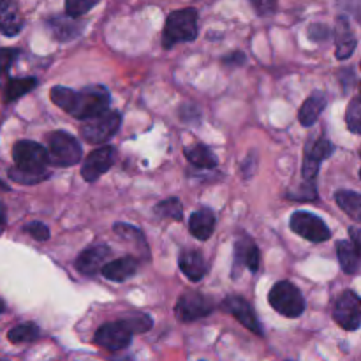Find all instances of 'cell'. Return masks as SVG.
<instances>
[{"mask_svg": "<svg viewBox=\"0 0 361 361\" xmlns=\"http://www.w3.org/2000/svg\"><path fill=\"white\" fill-rule=\"evenodd\" d=\"M14 168L9 169V178L21 185H35L49 176L46 166L49 164V154L42 145L35 141H18L13 148Z\"/></svg>", "mask_w": 361, "mask_h": 361, "instance_id": "6da1fadb", "label": "cell"}, {"mask_svg": "<svg viewBox=\"0 0 361 361\" xmlns=\"http://www.w3.org/2000/svg\"><path fill=\"white\" fill-rule=\"evenodd\" d=\"M197 37V11L192 7L173 11L168 14L164 32H162V46L166 49L175 48L180 42H189Z\"/></svg>", "mask_w": 361, "mask_h": 361, "instance_id": "7a4b0ae2", "label": "cell"}, {"mask_svg": "<svg viewBox=\"0 0 361 361\" xmlns=\"http://www.w3.org/2000/svg\"><path fill=\"white\" fill-rule=\"evenodd\" d=\"M109 104H111V95L108 88L102 85H90L74 94L69 115L78 120L94 118L109 111Z\"/></svg>", "mask_w": 361, "mask_h": 361, "instance_id": "3957f363", "label": "cell"}, {"mask_svg": "<svg viewBox=\"0 0 361 361\" xmlns=\"http://www.w3.org/2000/svg\"><path fill=\"white\" fill-rule=\"evenodd\" d=\"M268 302L274 307L275 312L286 317H300L305 310V298L300 293V289L289 281H281L270 289Z\"/></svg>", "mask_w": 361, "mask_h": 361, "instance_id": "277c9868", "label": "cell"}, {"mask_svg": "<svg viewBox=\"0 0 361 361\" xmlns=\"http://www.w3.org/2000/svg\"><path fill=\"white\" fill-rule=\"evenodd\" d=\"M48 154L49 164H55L59 168H69L81 161V145L80 141L69 133L56 130L48 136Z\"/></svg>", "mask_w": 361, "mask_h": 361, "instance_id": "5b68a950", "label": "cell"}, {"mask_svg": "<svg viewBox=\"0 0 361 361\" xmlns=\"http://www.w3.org/2000/svg\"><path fill=\"white\" fill-rule=\"evenodd\" d=\"M289 228L293 233L312 243H323L331 238V231L326 222L317 215L310 214V212H295L291 215V221H289Z\"/></svg>", "mask_w": 361, "mask_h": 361, "instance_id": "8992f818", "label": "cell"}, {"mask_svg": "<svg viewBox=\"0 0 361 361\" xmlns=\"http://www.w3.org/2000/svg\"><path fill=\"white\" fill-rule=\"evenodd\" d=\"M122 123V115L116 111H106L102 115L88 118L87 123L81 126V136L87 143L90 145H101L108 141L116 130L120 129Z\"/></svg>", "mask_w": 361, "mask_h": 361, "instance_id": "52a82bcc", "label": "cell"}, {"mask_svg": "<svg viewBox=\"0 0 361 361\" xmlns=\"http://www.w3.org/2000/svg\"><path fill=\"white\" fill-rule=\"evenodd\" d=\"M133 335L134 331L129 321L123 317V319L102 324L95 334V344L108 349V351H120V349L129 348Z\"/></svg>", "mask_w": 361, "mask_h": 361, "instance_id": "ba28073f", "label": "cell"}, {"mask_svg": "<svg viewBox=\"0 0 361 361\" xmlns=\"http://www.w3.org/2000/svg\"><path fill=\"white\" fill-rule=\"evenodd\" d=\"M214 312V302L197 291H187L178 298L175 307L176 319L182 323L201 319Z\"/></svg>", "mask_w": 361, "mask_h": 361, "instance_id": "9c48e42d", "label": "cell"}, {"mask_svg": "<svg viewBox=\"0 0 361 361\" xmlns=\"http://www.w3.org/2000/svg\"><path fill=\"white\" fill-rule=\"evenodd\" d=\"M334 319L341 328L355 331L361 326V298L355 291H344L334 305Z\"/></svg>", "mask_w": 361, "mask_h": 361, "instance_id": "30bf717a", "label": "cell"}, {"mask_svg": "<svg viewBox=\"0 0 361 361\" xmlns=\"http://www.w3.org/2000/svg\"><path fill=\"white\" fill-rule=\"evenodd\" d=\"M259 264L261 254L256 242L247 235H242L240 238H236L235 252H233V279L238 277L243 268L256 274L259 270Z\"/></svg>", "mask_w": 361, "mask_h": 361, "instance_id": "8fae6325", "label": "cell"}, {"mask_svg": "<svg viewBox=\"0 0 361 361\" xmlns=\"http://www.w3.org/2000/svg\"><path fill=\"white\" fill-rule=\"evenodd\" d=\"M335 152L334 143L326 137H319L316 141H310L305 148V157H303L302 175L303 180H316L319 173V166L324 159L331 157Z\"/></svg>", "mask_w": 361, "mask_h": 361, "instance_id": "7c38bea8", "label": "cell"}, {"mask_svg": "<svg viewBox=\"0 0 361 361\" xmlns=\"http://www.w3.org/2000/svg\"><path fill=\"white\" fill-rule=\"evenodd\" d=\"M222 309L228 314H231L236 321H238L242 326H245L247 330H250L256 335H263V326L257 321L256 312H254L252 305L247 302L242 296H228L222 303Z\"/></svg>", "mask_w": 361, "mask_h": 361, "instance_id": "4fadbf2b", "label": "cell"}, {"mask_svg": "<svg viewBox=\"0 0 361 361\" xmlns=\"http://www.w3.org/2000/svg\"><path fill=\"white\" fill-rule=\"evenodd\" d=\"M115 157L116 150L113 147L97 148V150H94L87 159H85L83 168H81V176H83L88 183L95 182L99 176H102L106 171L111 169Z\"/></svg>", "mask_w": 361, "mask_h": 361, "instance_id": "5bb4252c", "label": "cell"}, {"mask_svg": "<svg viewBox=\"0 0 361 361\" xmlns=\"http://www.w3.org/2000/svg\"><path fill=\"white\" fill-rule=\"evenodd\" d=\"M109 256H111V249H109L108 245H102L101 243V245L88 247L87 250H83V252L78 256V271L92 277V275H95L97 271L102 270V267H104V263L108 261Z\"/></svg>", "mask_w": 361, "mask_h": 361, "instance_id": "9a60e30c", "label": "cell"}, {"mask_svg": "<svg viewBox=\"0 0 361 361\" xmlns=\"http://www.w3.org/2000/svg\"><path fill=\"white\" fill-rule=\"evenodd\" d=\"M48 30L56 41H71V39H76L78 35L83 32V25L78 21V18L69 16L66 13V16H55L48 20Z\"/></svg>", "mask_w": 361, "mask_h": 361, "instance_id": "2e32d148", "label": "cell"}, {"mask_svg": "<svg viewBox=\"0 0 361 361\" xmlns=\"http://www.w3.org/2000/svg\"><path fill=\"white\" fill-rule=\"evenodd\" d=\"M335 44H337V55L338 60H345L355 53L356 49V37L353 32L351 23L345 16L337 18V27H335Z\"/></svg>", "mask_w": 361, "mask_h": 361, "instance_id": "e0dca14e", "label": "cell"}, {"mask_svg": "<svg viewBox=\"0 0 361 361\" xmlns=\"http://www.w3.org/2000/svg\"><path fill=\"white\" fill-rule=\"evenodd\" d=\"M178 267L183 275L192 282H200L208 274L207 259L197 250H182L178 257Z\"/></svg>", "mask_w": 361, "mask_h": 361, "instance_id": "ac0fdd59", "label": "cell"}, {"mask_svg": "<svg viewBox=\"0 0 361 361\" xmlns=\"http://www.w3.org/2000/svg\"><path fill=\"white\" fill-rule=\"evenodd\" d=\"M23 28V18L14 0H0V32L7 37L20 34Z\"/></svg>", "mask_w": 361, "mask_h": 361, "instance_id": "d6986e66", "label": "cell"}, {"mask_svg": "<svg viewBox=\"0 0 361 361\" xmlns=\"http://www.w3.org/2000/svg\"><path fill=\"white\" fill-rule=\"evenodd\" d=\"M189 231L190 235L196 236L197 240L204 242L210 238L215 231V214L208 207L200 208L194 212L189 219Z\"/></svg>", "mask_w": 361, "mask_h": 361, "instance_id": "ffe728a7", "label": "cell"}, {"mask_svg": "<svg viewBox=\"0 0 361 361\" xmlns=\"http://www.w3.org/2000/svg\"><path fill=\"white\" fill-rule=\"evenodd\" d=\"M137 267H140V263H137L136 257L126 256V257H120V259L111 261V263H106L104 267H102L101 274L104 275L108 281L123 282L136 274Z\"/></svg>", "mask_w": 361, "mask_h": 361, "instance_id": "44dd1931", "label": "cell"}, {"mask_svg": "<svg viewBox=\"0 0 361 361\" xmlns=\"http://www.w3.org/2000/svg\"><path fill=\"white\" fill-rule=\"evenodd\" d=\"M337 254L342 270H344L345 274H358L361 268V250L353 240H341V242L337 243Z\"/></svg>", "mask_w": 361, "mask_h": 361, "instance_id": "7402d4cb", "label": "cell"}, {"mask_svg": "<svg viewBox=\"0 0 361 361\" xmlns=\"http://www.w3.org/2000/svg\"><path fill=\"white\" fill-rule=\"evenodd\" d=\"M326 108V95L323 92H314L309 99L302 104L298 113V120L303 127H310L317 122L321 113Z\"/></svg>", "mask_w": 361, "mask_h": 361, "instance_id": "603a6c76", "label": "cell"}, {"mask_svg": "<svg viewBox=\"0 0 361 361\" xmlns=\"http://www.w3.org/2000/svg\"><path fill=\"white\" fill-rule=\"evenodd\" d=\"M183 154H185L187 161L190 162L192 166L201 169H214L215 166L219 164L217 161V155L214 154L212 148H208L207 145H190V147L183 148Z\"/></svg>", "mask_w": 361, "mask_h": 361, "instance_id": "cb8c5ba5", "label": "cell"}, {"mask_svg": "<svg viewBox=\"0 0 361 361\" xmlns=\"http://www.w3.org/2000/svg\"><path fill=\"white\" fill-rule=\"evenodd\" d=\"M335 201L344 214L361 224V194L353 190H338L335 194Z\"/></svg>", "mask_w": 361, "mask_h": 361, "instance_id": "d4e9b609", "label": "cell"}, {"mask_svg": "<svg viewBox=\"0 0 361 361\" xmlns=\"http://www.w3.org/2000/svg\"><path fill=\"white\" fill-rule=\"evenodd\" d=\"M37 87V80L35 78H14V80H9L6 83V88H4V99L7 102L16 101V99L23 97L25 94H28L30 90Z\"/></svg>", "mask_w": 361, "mask_h": 361, "instance_id": "484cf974", "label": "cell"}, {"mask_svg": "<svg viewBox=\"0 0 361 361\" xmlns=\"http://www.w3.org/2000/svg\"><path fill=\"white\" fill-rule=\"evenodd\" d=\"M39 335H41V331H39V328L35 326L34 323H25L14 326L13 330L7 334V338H9L13 344H28V342L37 341Z\"/></svg>", "mask_w": 361, "mask_h": 361, "instance_id": "4316f807", "label": "cell"}, {"mask_svg": "<svg viewBox=\"0 0 361 361\" xmlns=\"http://www.w3.org/2000/svg\"><path fill=\"white\" fill-rule=\"evenodd\" d=\"M155 214L162 219H171V221H182L183 208L176 197H169V200L162 201L155 207Z\"/></svg>", "mask_w": 361, "mask_h": 361, "instance_id": "83f0119b", "label": "cell"}, {"mask_svg": "<svg viewBox=\"0 0 361 361\" xmlns=\"http://www.w3.org/2000/svg\"><path fill=\"white\" fill-rule=\"evenodd\" d=\"M345 126L353 134L361 136V95L349 102L348 111H345Z\"/></svg>", "mask_w": 361, "mask_h": 361, "instance_id": "f1b7e54d", "label": "cell"}, {"mask_svg": "<svg viewBox=\"0 0 361 361\" xmlns=\"http://www.w3.org/2000/svg\"><path fill=\"white\" fill-rule=\"evenodd\" d=\"M20 51L16 48H0V87L9 81V69L18 59Z\"/></svg>", "mask_w": 361, "mask_h": 361, "instance_id": "f546056e", "label": "cell"}, {"mask_svg": "<svg viewBox=\"0 0 361 361\" xmlns=\"http://www.w3.org/2000/svg\"><path fill=\"white\" fill-rule=\"evenodd\" d=\"M74 94H76V92L71 90V88H67V87H53L51 92H49V95H51V101L55 102L59 108H62L66 113H69L71 106H73Z\"/></svg>", "mask_w": 361, "mask_h": 361, "instance_id": "4dcf8cb0", "label": "cell"}, {"mask_svg": "<svg viewBox=\"0 0 361 361\" xmlns=\"http://www.w3.org/2000/svg\"><path fill=\"white\" fill-rule=\"evenodd\" d=\"M99 2L101 0H66V13L69 16L80 18L83 14H87L92 7L97 6Z\"/></svg>", "mask_w": 361, "mask_h": 361, "instance_id": "1f68e13d", "label": "cell"}, {"mask_svg": "<svg viewBox=\"0 0 361 361\" xmlns=\"http://www.w3.org/2000/svg\"><path fill=\"white\" fill-rule=\"evenodd\" d=\"M288 197H293V200H300V201L316 200L317 197L316 180H305V182H303V185L300 187V192L288 194Z\"/></svg>", "mask_w": 361, "mask_h": 361, "instance_id": "d6a6232c", "label": "cell"}, {"mask_svg": "<svg viewBox=\"0 0 361 361\" xmlns=\"http://www.w3.org/2000/svg\"><path fill=\"white\" fill-rule=\"evenodd\" d=\"M25 231L37 242H46L49 238L48 226H44L42 222H30V224L25 226Z\"/></svg>", "mask_w": 361, "mask_h": 361, "instance_id": "836d02e7", "label": "cell"}, {"mask_svg": "<svg viewBox=\"0 0 361 361\" xmlns=\"http://www.w3.org/2000/svg\"><path fill=\"white\" fill-rule=\"evenodd\" d=\"M250 4H252L259 16L274 14L275 9H277V0H250Z\"/></svg>", "mask_w": 361, "mask_h": 361, "instance_id": "e575fe53", "label": "cell"}, {"mask_svg": "<svg viewBox=\"0 0 361 361\" xmlns=\"http://www.w3.org/2000/svg\"><path fill=\"white\" fill-rule=\"evenodd\" d=\"M328 35H330L328 28L323 27V25H319V23H314L312 27L309 28V37L312 39V41H326Z\"/></svg>", "mask_w": 361, "mask_h": 361, "instance_id": "d590c367", "label": "cell"}, {"mask_svg": "<svg viewBox=\"0 0 361 361\" xmlns=\"http://www.w3.org/2000/svg\"><path fill=\"white\" fill-rule=\"evenodd\" d=\"M345 7H348V9L361 21V0H348V2H345Z\"/></svg>", "mask_w": 361, "mask_h": 361, "instance_id": "8d00e7d4", "label": "cell"}, {"mask_svg": "<svg viewBox=\"0 0 361 361\" xmlns=\"http://www.w3.org/2000/svg\"><path fill=\"white\" fill-rule=\"evenodd\" d=\"M6 224H7V210H6V204L0 201V235H2L4 229H6Z\"/></svg>", "mask_w": 361, "mask_h": 361, "instance_id": "74e56055", "label": "cell"}, {"mask_svg": "<svg viewBox=\"0 0 361 361\" xmlns=\"http://www.w3.org/2000/svg\"><path fill=\"white\" fill-rule=\"evenodd\" d=\"M243 60H245V56H243L242 53L235 51V53H233L231 56H226V59H224V62L228 63V66H229V63H231V62H233V63H238V62H243Z\"/></svg>", "mask_w": 361, "mask_h": 361, "instance_id": "f35d334b", "label": "cell"}, {"mask_svg": "<svg viewBox=\"0 0 361 361\" xmlns=\"http://www.w3.org/2000/svg\"><path fill=\"white\" fill-rule=\"evenodd\" d=\"M349 235H351V240L356 243V245L360 247V250H361V231H360V229L351 228V229H349Z\"/></svg>", "mask_w": 361, "mask_h": 361, "instance_id": "ab89813d", "label": "cell"}, {"mask_svg": "<svg viewBox=\"0 0 361 361\" xmlns=\"http://www.w3.org/2000/svg\"><path fill=\"white\" fill-rule=\"evenodd\" d=\"M0 190H9V187H7L4 182H0Z\"/></svg>", "mask_w": 361, "mask_h": 361, "instance_id": "60d3db41", "label": "cell"}, {"mask_svg": "<svg viewBox=\"0 0 361 361\" xmlns=\"http://www.w3.org/2000/svg\"><path fill=\"white\" fill-rule=\"evenodd\" d=\"M4 309H6V305H4L2 298H0V314H2V312H4Z\"/></svg>", "mask_w": 361, "mask_h": 361, "instance_id": "b9f144b4", "label": "cell"}, {"mask_svg": "<svg viewBox=\"0 0 361 361\" xmlns=\"http://www.w3.org/2000/svg\"><path fill=\"white\" fill-rule=\"evenodd\" d=\"M360 155H361V152H360ZM360 178H361V169H360Z\"/></svg>", "mask_w": 361, "mask_h": 361, "instance_id": "7bdbcfd3", "label": "cell"}, {"mask_svg": "<svg viewBox=\"0 0 361 361\" xmlns=\"http://www.w3.org/2000/svg\"><path fill=\"white\" fill-rule=\"evenodd\" d=\"M360 66H361V63H360ZM360 92H361V85H360Z\"/></svg>", "mask_w": 361, "mask_h": 361, "instance_id": "ee69618b", "label": "cell"}]
</instances>
